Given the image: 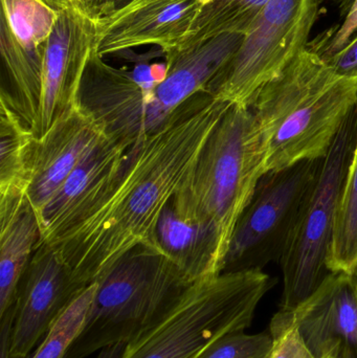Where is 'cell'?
Segmentation results:
<instances>
[{"label": "cell", "instance_id": "cell-12", "mask_svg": "<svg viewBox=\"0 0 357 358\" xmlns=\"http://www.w3.org/2000/svg\"><path fill=\"white\" fill-rule=\"evenodd\" d=\"M209 0H130L96 18L94 50L100 56L143 45L163 55L182 45Z\"/></svg>", "mask_w": 357, "mask_h": 358}, {"label": "cell", "instance_id": "cell-11", "mask_svg": "<svg viewBox=\"0 0 357 358\" xmlns=\"http://www.w3.org/2000/svg\"><path fill=\"white\" fill-rule=\"evenodd\" d=\"M96 37V17L81 8L59 10L44 57L35 138H41L57 120L79 104L80 86Z\"/></svg>", "mask_w": 357, "mask_h": 358}, {"label": "cell", "instance_id": "cell-25", "mask_svg": "<svg viewBox=\"0 0 357 358\" xmlns=\"http://www.w3.org/2000/svg\"><path fill=\"white\" fill-rule=\"evenodd\" d=\"M326 62L340 75L357 79V34L341 52Z\"/></svg>", "mask_w": 357, "mask_h": 358}, {"label": "cell", "instance_id": "cell-9", "mask_svg": "<svg viewBox=\"0 0 357 358\" xmlns=\"http://www.w3.org/2000/svg\"><path fill=\"white\" fill-rule=\"evenodd\" d=\"M58 13L43 0H1L0 98L34 136L39 123L44 57Z\"/></svg>", "mask_w": 357, "mask_h": 358}, {"label": "cell", "instance_id": "cell-13", "mask_svg": "<svg viewBox=\"0 0 357 358\" xmlns=\"http://www.w3.org/2000/svg\"><path fill=\"white\" fill-rule=\"evenodd\" d=\"M106 136L102 126L78 104L41 138H35L27 194L38 216L83 157Z\"/></svg>", "mask_w": 357, "mask_h": 358}, {"label": "cell", "instance_id": "cell-7", "mask_svg": "<svg viewBox=\"0 0 357 358\" xmlns=\"http://www.w3.org/2000/svg\"><path fill=\"white\" fill-rule=\"evenodd\" d=\"M319 6V0H270L205 90L231 104L251 106L259 90L307 48Z\"/></svg>", "mask_w": 357, "mask_h": 358}, {"label": "cell", "instance_id": "cell-24", "mask_svg": "<svg viewBox=\"0 0 357 358\" xmlns=\"http://www.w3.org/2000/svg\"><path fill=\"white\" fill-rule=\"evenodd\" d=\"M272 347L268 358H318L310 350L291 313L279 310L270 322Z\"/></svg>", "mask_w": 357, "mask_h": 358}, {"label": "cell", "instance_id": "cell-6", "mask_svg": "<svg viewBox=\"0 0 357 358\" xmlns=\"http://www.w3.org/2000/svg\"><path fill=\"white\" fill-rule=\"evenodd\" d=\"M356 134L354 108L323 159L316 187L279 263L283 275L280 311L295 310L330 273L327 258L342 192L356 149Z\"/></svg>", "mask_w": 357, "mask_h": 358}, {"label": "cell", "instance_id": "cell-26", "mask_svg": "<svg viewBox=\"0 0 357 358\" xmlns=\"http://www.w3.org/2000/svg\"><path fill=\"white\" fill-rule=\"evenodd\" d=\"M15 322V304L13 303L0 315V358H29L17 357L10 353L12 348L13 329Z\"/></svg>", "mask_w": 357, "mask_h": 358}, {"label": "cell", "instance_id": "cell-28", "mask_svg": "<svg viewBox=\"0 0 357 358\" xmlns=\"http://www.w3.org/2000/svg\"><path fill=\"white\" fill-rule=\"evenodd\" d=\"M125 348V344H119L108 347V348L103 349V350L99 353L96 358H121Z\"/></svg>", "mask_w": 357, "mask_h": 358}, {"label": "cell", "instance_id": "cell-29", "mask_svg": "<svg viewBox=\"0 0 357 358\" xmlns=\"http://www.w3.org/2000/svg\"><path fill=\"white\" fill-rule=\"evenodd\" d=\"M354 277H356V279L357 280V268L356 269V271H354Z\"/></svg>", "mask_w": 357, "mask_h": 358}, {"label": "cell", "instance_id": "cell-10", "mask_svg": "<svg viewBox=\"0 0 357 358\" xmlns=\"http://www.w3.org/2000/svg\"><path fill=\"white\" fill-rule=\"evenodd\" d=\"M86 288L52 245L38 242L15 294L10 353L29 357L57 317Z\"/></svg>", "mask_w": 357, "mask_h": 358}, {"label": "cell", "instance_id": "cell-21", "mask_svg": "<svg viewBox=\"0 0 357 358\" xmlns=\"http://www.w3.org/2000/svg\"><path fill=\"white\" fill-rule=\"evenodd\" d=\"M96 287V282L88 286L57 317L33 358H64L83 330Z\"/></svg>", "mask_w": 357, "mask_h": 358}, {"label": "cell", "instance_id": "cell-1", "mask_svg": "<svg viewBox=\"0 0 357 358\" xmlns=\"http://www.w3.org/2000/svg\"><path fill=\"white\" fill-rule=\"evenodd\" d=\"M232 105L207 90L191 96L159 131L128 149L119 171L83 216L45 242L82 285L98 282L138 244L154 243L163 208Z\"/></svg>", "mask_w": 357, "mask_h": 358}, {"label": "cell", "instance_id": "cell-16", "mask_svg": "<svg viewBox=\"0 0 357 358\" xmlns=\"http://www.w3.org/2000/svg\"><path fill=\"white\" fill-rule=\"evenodd\" d=\"M154 243L193 282L220 275L224 254L214 227L182 212L173 197L159 217Z\"/></svg>", "mask_w": 357, "mask_h": 358}, {"label": "cell", "instance_id": "cell-17", "mask_svg": "<svg viewBox=\"0 0 357 358\" xmlns=\"http://www.w3.org/2000/svg\"><path fill=\"white\" fill-rule=\"evenodd\" d=\"M41 237L27 191L0 193V315L15 302L17 286Z\"/></svg>", "mask_w": 357, "mask_h": 358}, {"label": "cell", "instance_id": "cell-18", "mask_svg": "<svg viewBox=\"0 0 357 358\" xmlns=\"http://www.w3.org/2000/svg\"><path fill=\"white\" fill-rule=\"evenodd\" d=\"M35 136L18 113L0 98V193L27 191Z\"/></svg>", "mask_w": 357, "mask_h": 358}, {"label": "cell", "instance_id": "cell-27", "mask_svg": "<svg viewBox=\"0 0 357 358\" xmlns=\"http://www.w3.org/2000/svg\"><path fill=\"white\" fill-rule=\"evenodd\" d=\"M48 6L54 10H60L63 8H81L84 12L94 16L99 6L104 0H43Z\"/></svg>", "mask_w": 357, "mask_h": 358}, {"label": "cell", "instance_id": "cell-30", "mask_svg": "<svg viewBox=\"0 0 357 358\" xmlns=\"http://www.w3.org/2000/svg\"><path fill=\"white\" fill-rule=\"evenodd\" d=\"M319 1H320V3H321V2L324 1V0H319Z\"/></svg>", "mask_w": 357, "mask_h": 358}, {"label": "cell", "instance_id": "cell-5", "mask_svg": "<svg viewBox=\"0 0 357 358\" xmlns=\"http://www.w3.org/2000/svg\"><path fill=\"white\" fill-rule=\"evenodd\" d=\"M274 285L264 271L222 273L195 282L159 325L126 345L121 358H199L220 338L249 329Z\"/></svg>", "mask_w": 357, "mask_h": 358}, {"label": "cell", "instance_id": "cell-4", "mask_svg": "<svg viewBox=\"0 0 357 358\" xmlns=\"http://www.w3.org/2000/svg\"><path fill=\"white\" fill-rule=\"evenodd\" d=\"M264 174L253 113L232 105L173 200L182 212L214 227L226 258L237 222Z\"/></svg>", "mask_w": 357, "mask_h": 358}, {"label": "cell", "instance_id": "cell-19", "mask_svg": "<svg viewBox=\"0 0 357 358\" xmlns=\"http://www.w3.org/2000/svg\"><path fill=\"white\" fill-rule=\"evenodd\" d=\"M268 1L270 0H209L180 48L224 34L245 35Z\"/></svg>", "mask_w": 357, "mask_h": 358}, {"label": "cell", "instance_id": "cell-23", "mask_svg": "<svg viewBox=\"0 0 357 358\" xmlns=\"http://www.w3.org/2000/svg\"><path fill=\"white\" fill-rule=\"evenodd\" d=\"M272 347L270 332L228 334L210 346L199 358H268Z\"/></svg>", "mask_w": 357, "mask_h": 358}, {"label": "cell", "instance_id": "cell-14", "mask_svg": "<svg viewBox=\"0 0 357 358\" xmlns=\"http://www.w3.org/2000/svg\"><path fill=\"white\" fill-rule=\"evenodd\" d=\"M318 358H357V280L330 273L320 287L289 311Z\"/></svg>", "mask_w": 357, "mask_h": 358}, {"label": "cell", "instance_id": "cell-8", "mask_svg": "<svg viewBox=\"0 0 357 358\" xmlns=\"http://www.w3.org/2000/svg\"><path fill=\"white\" fill-rule=\"evenodd\" d=\"M322 165L323 159L301 162L260 178L235 227L222 273L263 271L280 263Z\"/></svg>", "mask_w": 357, "mask_h": 358}, {"label": "cell", "instance_id": "cell-15", "mask_svg": "<svg viewBox=\"0 0 357 358\" xmlns=\"http://www.w3.org/2000/svg\"><path fill=\"white\" fill-rule=\"evenodd\" d=\"M127 151L106 136L83 157L38 216L39 242L52 241L83 216L119 171Z\"/></svg>", "mask_w": 357, "mask_h": 358}, {"label": "cell", "instance_id": "cell-2", "mask_svg": "<svg viewBox=\"0 0 357 358\" xmlns=\"http://www.w3.org/2000/svg\"><path fill=\"white\" fill-rule=\"evenodd\" d=\"M356 103L357 79L306 48L249 106L265 173L324 159Z\"/></svg>", "mask_w": 357, "mask_h": 358}, {"label": "cell", "instance_id": "cell-3", "mask_svg": "<svg viewBox=\"0 0 357 358\" xmlns=\"http://www.w3.org/2000/svg\"><path fill=\"white\" fill-rule=\"evenodd\" d=\"M85 325L64 358L128 345L159 325L195 282L153 243L126 252L99 280Z\"/></svg>", "mask_w": 357, "mask_h": 358}, {"label": "cell", "instance_id": "cell-22", "mask_svg": "<svg viewBox=\"0 0 357 358\" xmlns=\"http://www.w3.org/2000/svg\"><path fill=\"white\" fill-rule=\"evenodd\" d=\"M341 25H335L309 41L307 48L323 60L333 58L341 52L357 34V0H341Z\"/></svg>", "mask_w": 357, "mask_h": 358}, {"label": "cell", "instance_id": "cell-20", "mask_svg": "<svg viewBox=\"0 0 357 358\" xmlns=\"http://www.w3.org/2000/svg\"><path fill=\"white\" fill-rule=\"evenodd\" d=\"M357 113V103H356ZM330 273L354 275L357 268V134L356 149L337 208L327 258Z\"/></svg>", "mask_w": 357, "mask_h": 358}]
</instances>
